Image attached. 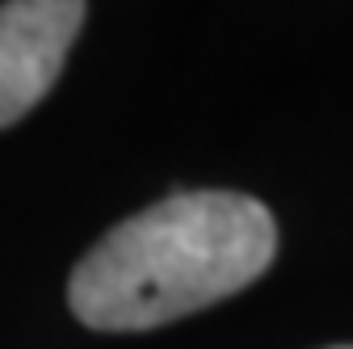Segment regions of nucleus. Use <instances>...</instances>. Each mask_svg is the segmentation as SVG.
Returning a JSON list of instances; mask_svg holds the SVG:
<instances>
[{
    "label": "nucleus",
    "mask_w": 353,
    "mask_h": 349,
    "mask_svg": "<svg viewBox=\"0 0 353 349\" xmlns=\"http://www.w3.org/2000/svg\"><path fill=\"white\" fill-rule=\"evenodd\" d=\"M332 349H353V345H332Z\"/></svg>",
    "instance_id": "obj_3"
},
{
    "label": "nucleus",
    "mask_w": 353,
    "mask_h": 349,
    "mask_svg": "<svg viewBox=\"0 0 353 349\" xmlns=\"http://www.w3.org/2000/svg\"><path fill=\"white\" fill-rule=\"evenodd\" d=\"M274 215L248 194H172L122 219L80 257L68 303L80 324L143 332L228 299L274 261Z\"/></svg>",
    "instance_id": "obj_1"
},
{
    "label": "nucleus",
    "mask_w": 353,
    "mask_h": 349,
    "mask_svg": "<svg viewBox=\"0 0 353 349\" xmlns=\"http://www.w3.org/2000/svg\"><path fill=\"white\" fill-rule=\"evenodd\" d=\"M80 0H13L0 5V126L21 122L51 93L84 26Z\"/></svg>",
    "instance_id": "obj_2"
}]
</instances>
